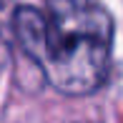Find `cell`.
Returning <instances> with one entry per match:
<instances>
[{
  "instance_id": "obj_2",
  "label": "cell",
  "mask_w": 123,
  "mask_h": 123,
  "mask_svg": "<svg viewBox=\"0 0 123 123\" xmlns=\"http://www.w3.org/2000/svg\"><path fill=\"white\" fill-rule=\"evenodd\" d=\"M5 8H8V0H0V23H3V18H5Z\"/></svg>"
},
{
  "instance_id": "obj_1",
  "label": "cell",
  "mask_w": 123,
  "mask_h": 123,
  "mask_svg": "<svg viewBox=\"0 0 123 123\" xmlns=\"http://www.w3.org/2000/svg\"><path fill=\"white\" fill-rule=\"evenodd\" d=\"M15 35L55 91L86 96L111 68L113 18L98 0H45V8L15 10Z\"/></svg>"
}]
</instances>
